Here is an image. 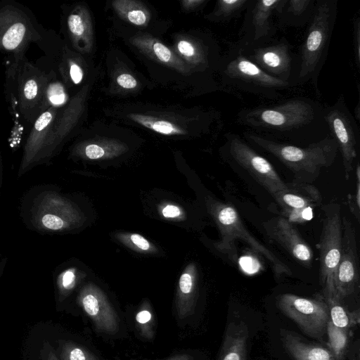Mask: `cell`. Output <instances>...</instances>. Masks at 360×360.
Instances as JSON below:
<instances>
[{"instance_id": "8fae6325", "label": "cell", "mask_w": 360, "mask_h": 360, "mask_svg": "<svg viewBox=\"0 0 360 360\" xmlns=\"http://www.w3.org/2000/svg\"><path fill=\"white\" fill-rule=\"evenodd\" d=\"M278 305L307 335L320 338L326 333L330 316L323 297L306 298L285 293L279 296Z\"/></svg>"}, {"instance_id": "f546056e", "label": "cell", "mask_w": 360, "mask_h": 360, "mask_svg": "<svg viewBox=\"0 0 360 360\" xmlns=\"http://www.w3.org/2000/svg\"><path fill=\"white\" fill-rule=\"evenodd\" d=\"M62 73L67 72L69 79L74 84H79L83 79V70L79 64L70 57V54L65 50L62 60L59 65Z\"/></svg>"}, {"instance_id": "b9f144b4", "label": "cell", "mask_w": 360, "mask_h": 360, "mask_svg": "<svg viewBox=\"0 0 360 360\" xmlns=\"http://www.w3.org/2000/svg\"><path fill=\"white\" fill-rule=\"evenodd\" d=\"M206 1L204 0H193V1H186L184 3L186 4V7L187 8H195L198 6H202L205 4Z\"/></svg>"}, {"instance_id": "d6986e66", "label": "cell", "mask_w": 360, "mask_h": 360, "mask_svg": "<svg viewBox=\"0 0 360 360\" xmlns=\"http://www.w3.org/2000/svg\"><path fill=\"white\" fill-rule=\"evenodd\" d=\"M316 0H281L275 15L280 27H301L308 25Z\"/></svg>"}, {"instance_id": "5bb4252c", "label": "cell", "mask_w": 360, "mask_h": 360, "mask_svg": "<svg viewBox=\"0 0 360 360\" xmlns=\"http://www.w3.org/2000/svg\"><path fill=\"white\" fill-rule=\"evenodd\" d=\"M359 262L355 228L346 217L342 221V249L335 276L336 297L342 300L359 285Z\"/></svg>"}, {"instance_id": "f6af8a7d", "label": "cell", "mask_w": 360, "mask_h": 360, "mask_svg": "<svg viewBox=\"0 0 360 360\" xmlns=\"http://www.w3.org/2000/svg\"><path fill=\"white\" fill-rule=\"evenodd\" d=\"M1 180H2V164H1V157L0 153V188L1 186Z\"/></svg>"}, {"instance_id": "836d02e7", "label": "cell", "mask_w": 360, "mask_h": 360, "mask_svg": "<svg viewBox=\"0 0 360 360\" xmlns=\"http://www.w3.org/2000/svg\"><path fill=\"white\" fill-rule=\"evenodd\" d=\"M356 191L354 195H348V204L351 212L354 215L358 221H359L360 210V166L357 162L356 168Z\"/></svg>"}, {"instance_id": "4dcf8cb0", "label": "cell", "mask_w": 360, "mask_h": 360, "mask_svg": "<svg viewBox=\"0 0 360 360\" xmlns=\"http://www.w3.org/2000/svg\"><path fill=\"white\" fill-rule=\"evenodd\" d=\"M153 53L161 62L172 65L176 68L182 69V65L172 52L163 44L159 41H154L151 46Z\"/></svg>"}, {"instance_id": "d590c367", "label": "cell", "mask_w": 360, "mask_h": 360, "mask_svg": "<svg viewBox=\"0 0 360 360\" xmlns=\"http://www.w3.org/2000/svg\"><path fill=\"white\" fill-rule=\"evenodd\" d=\"M41 360H60L49 342H44L40 351Z\"/></svg>"}, {"instance_id": "603a6c76", "label": "cell", "mask_w": 360, "mask_h": 360, "mask_svg": "<svg viewBox=\"0 0 360 360\" xmlns=\"http://www.w3.org/2000/svg\"><path fill=\"white\" fill-rule=\"evenodd\" d=\"M327 304L330 321L337 327L349 331L359 322V311L349 312L341 304L336 296L324 297Z\"/></svg>"}, {"instance_id": "9a60e30c", "label": "cell", "mask_w": 360, "mask_h": 360, "mask_svg": "<svg viewBox=\"0 0 360 360\" xmlns=\"http://www.w3.org/2000/svg\"><path fill=\"white\" fill-rule=\"evenodd\" d=\"M266 234L281 245L302 265L310 267L313 252L295 227L283 217H274L264 223Z\"/></svg>"}, {"instance_id": "74e56055", "label": "cell", "mask_w": 360, "mask_h": 360, "mask_svg": "<svg viewBox=\"0 0 360 360\" xmlns=\"http://www.w3.org/2000/svg\"><path fill=\"white\" fill-rule=\"evenodd\" d=\"M104 154L105 150L98 145L89 144L85 148V155L89 159H98L102 158Z\"/></svg>"}, {"instance_id": "f1b7e54d", "label": "cell", "mask_w": 360, "mask_h": 360, "mask_svg": "<svg viewBox=\"0 0 360 360\" xmlns=\"http://www.w3.org/2000/svg\"><path fill=\"white\" fill-rule=\"evenodd\" d=\"M58 352L60 360H98L86 348L70 340H60Z\"/></svg>"}, {"instance_id": "484cf974", "label": "cell", "mask_w": 360, "mask_h": 360, "mask_svg": "<svg viewBox=\"0 0 360 360\" xmlns=\"http://www.w3.org/2000/svg\"><path fill=\"white\" fill-rule=\"evenodd\" d=\"M249 2L250 0H219L210 18L219 21L238 18L245 11Z\"/></svg>"}, {"instance_id": "8d00e7d4", "label": "cell", "mask_w": 360, "mask_h": 360, "mask_svg": "<svg viewBox=\"0 0 360 360\" xmlns=\"http://www.w3.org/2000/svg\"><path fill=\"white\" fill-rule=\"evenodd\" d=\"M117 84L124 89H134L137 85L136 79L131 75L123 73L117 78Z\"/></svg>"}, {"instance_id": "ab89813d", "label": "cell", "mask_w": 360, "mask_h": 360, "mask_svg": "<svg viewBox=\"0 0 360 360\" xmlns=\"http://www.w3.org/2000/svg\"><path fill=\"white\" fill-rule=\"evenodd\" d=\"M136 320L140 326L146 325L152 320V314L148 310H141L137 313Z\"/></svg>"}, {"instance_id": "7a4b0ae2", "label": "cell", "mask_w": 360, "mask_h": 360, "mask_svg": "<svg viewBox=\"0 0 360 360\" xmlns=\"http://www.w3.org/2000/svg\"><path fill=\"white\" fill-rule=\"evenodd\" d=\"M4 95L11 115L17 122L31 127L43 113L49 72L29 60L6 58Z\"/></svg>"}, {"instance_id": "ba28073f", "label": "cell", "mask_w": 360, "mask_h": 360, "mask_svg": "<svg viewBox=\"0 0 360 360\" xmlns=\"http://www.w3.org/2000/svg\"><path fill=\"white\" fill-rule=\"evenodd\" d=\"M323 226L316 247L319 252V281L323 297L336 296L335 276L342 249L340 205L330 202L322 207Z\"/></svg>"}, {"instance_id": "30bf717a", "label": "cell", "mask_w": 360, "mask_h": 360, "mask_svg": "<svg viewBox=\"0 0 360 360\" xmlns=\"http://www.w3.org/2000/svg\"><path fill=\"white\" fill-rule=\"evenodd\" d=\"M324 117L330 134L341 153L345 176L349 179L358 155L359 130L355 118L340 96L332 105L324 107Z\"/></svg>"}, {"instance_id": "8992f818", "label": "cell", "mask_w": 360, "mask_h": 360, "mask_svg": "<svg viewBox=\"0 0 360 360\" xmlns=\"http://www.w3.org/2000/svg\"><path fill=\"white\" fill-rule=\"evenodd\" d=\"M221 81L228 93L233 90L275 100L293 86L290 83L274 77L249 60L236 43L221 58L219 66Z\"/></svg>"}, {"instance_id": "52a82bcc", "label": "cell", "mask_w": 360, "mask_h": 360, "mask_svg": "<svg viewBox=\"0 0 360 360\" xmlns=\"http://www.w3.org/2000/svg\"><path fill=\"white\" fill-rule=\"evenodd\" d=\"M214 211L222 236L219 248L233 262H236L238 259L234 242L240 239L246 243L253 251L267 259L277 276L290 274L291 271L288 266L248 231L233 206L229 204L218 203Z\"/></svg>"}, {"instance_id": "83f0119b", "label": "cell", "mask_w": 360, "mask_h": 360, "mask_svg": "<svg viewBox=\"0 0 360 360\" xmlns=\"http://www.w3.org/2000/svg\"><path fill=\"white\" fill-rule=\"evenodd\" d=\"M129 117L136 122L162 134H181L184 131L173 123L163 120L140 114H130Z\"/></svg>"}, {"instance_id": "5b68a950", "label": "cell", "mask_w": 360, "mask_h": 360, "mask_svg": "<svg viewBox=\"0 0 360 360\" xmlns=\"http://www.w3.org/2000/svg\"><path fill=\"white\" fill-rule=\"evenodd\" d=\"M338 10V0H316L301 45L295 85L310 82L318 91V78L327 58Z\"/></svg>"}, {"instance_id": "ee69618b", "label": "cell", "mask_w": 360, "mask_h": 360, "mask_svg": "<svg viewBox=\"0 0 360 360\" xmlns=\"http://www.w3.org/2000/svg\"><path fill=\"white\" fill-rule=\"evenodd\" d=\"M354 118L358 121L359 120V118H360V103H359V101H358V103L355 107V109H354Z\"/></svg>"}, {"instance_id": "7402d4cb", "label": "cell", "mask_w": 360, "mask_h": 360, "mask_svg": "<svg viewBox=\"0 0 360 360\" xmlns=\"http://www.w3.org/2000/svg\"><path fill=\"white\" fill-rule=\"evenodd\" d=\"M66 27L74 46L81 49V44H86L90 36L86 12L80 6L75 7L67 15Z\"/></svg>"}, {"instance_id": "6da1fadb", "label": "cell", "mask_w": 360, "mask_h": 360, "mask_svg": "<svg viewBox=\"0 0 360 360\" xmlns=\"http://www.w3.org/2000/svg\"><path fill=\"white\" fill-rule=\"evenodd\" d=\"M236 122L259 135L297 146H309L330 135L324 107L304 96L242 109L236 115Z\"/></svg>"}, {"instance_id": "4316f807", "label": "cell", "mask_w": 360, "mask_h": 360, "mask_svg": "<svg viewBox=\"0 0 360 360\" xmlns=\"http://www.w3.org/2000/svg\"><path fill=\"white\" fill-rule=\"evenodd\" d=\"M326 332L328 338V349L336 360H341L348 345L349 330L335 326L329 319Z\"/></svg>"}, {"instance_id": "cb8c5ba5", "label": "cell", "mask_w": 360, "mask_h": 360, "mask_svg": "<svg viewBox=\"0 0 360 360\" xmlns=\"http://www.w3.org/2000/svg\"><path fill=\"white\" fill-rule=\"evenodd\" d=\"M68 100L65 84L56 78L53 71L49 72L44 96V110L51 108L60 109Z\"/></svg>"}, {"instance_id": "44dd1931", "label": "cell", "mask_w": 360, "mask_h": 360, "mask_svg": "<svg viewBox=\"0 0 360 360\" xmlns=\"http://www.w3.org/2000/svg\"><path fill=\"white\" fill-rule=\"evenodd\" d=\"M281 335L283 345L295 360H336L328 348L305 342L284 329L281 330Z\"/></svg>"}, {"instance_id": "d6a6232c", "label": "cell", "mask_w": 360, "mask_h": 360, "mask_svg": "<svg viewBox=\"0 0 360 360\" xmlns=\"http://www.w3.org/2000/svg\"><path fill=\"white\" fill-rule=\"evenodd\" d=\"M312 207H305L294 210H282L283 217L286 219L290 223H304L309 221L312 217Z\"/></svg>"}, {"instance_id": "1f68e13d", "label": "cell", "mask_w": 360, "mask_h": 360, "mask_svg": "<svg viewBox=\"0 0 360 360\" xmlns=\"http://www.w3.org/2000/svg\"><path fill=\"white\" fill-rule=\"evenodd\" d=\"M76 275L72 269H66L57 277L56 284L60 296L70 292L75 285Z\"/></svg>"}, {"instance_id": "e575fe53", "label": "cell", "mask_w": 360, "mask_h": 360, "mask_svg": "<svg viewBox=\"0 0 360 360\" xmlns=\"http://www.w3.org/2000/svg\"><path fill=\"white\" fill-rule=\"evenodd\" d=\"M353 45L355 63L360 67V17L357 16L353 22Z\"/></svg>"}, {"instance_id": "7bdbcfd3", "label": "cell", "mask_w": 360, "mask_h": 360, "mask_svg": "<svg viewBox=\"0 0 360 360\" xmlns=\"http://www.w3.org/2000/svg\"><path fill=\"white\" fill-rule=\"evenodd\" d=\"M167 360H193V358L187 354H181L173 356Z\"/></svg>"}, {"instance_id": "3957f363", "label": "cell", "mask_w": 360, "mask_h": 360, "mask_svg": "<svg viewBox=\"0 0 360 360\" xmlns=\"http://www.w3.org/2000/svg\"><path fill=\"white\" fill-rule=\"evenodd\" d=\"M250 144L271 154L301 182L312 184L323 169L330 167L338 155V146L331 135L307 146H297L277 141L251 131L243 132Z\"/></svg>"}, {"instance_id": "2e32d148", "label": "cell", "mask_w": 360, "mask_h": 360, "mask_svg": "<svg viewBox=\"0 0 360 360\" xmlns=\"http://www.w3.org/2000/svg\"><path fill=\"white\" fill-rule=\"evenodd\" d=\"M59 112L58 108H49L41 113L31 126L22 150L18 170V177L37 167L39 158L46 145L49 131Z\"/></svg>"}, {"instance_id": "277c9868", "label": "cell", "mask_w": 360, "mask_h": 360, "mask_svg": "<svg viewBox=\"0 0 360 360\" xmlns=\"http://www.w3.org/2000/svg\"><path fill=\"white\" fill-rule=\"evenodd\" d=\"M31 44L47 57L53 56V34L37 20L32 11L15 0L1 1L0 52L9 58H23Z\"/></svg>"}, {"instance_id": "d4e9b609", "label": "cell", "mask_w": 360, "mask_h": 360, "mask_svg": "<svg viewBox=\"0 0 360 360\" xmlns=\"http://www.w3.org/2000/svg\"><path fill=\"white\" fill-rule=\"evenodd\" d=\"M117 13L136 25H143L149 20V13L136 1H115L112 2Z\"/></svg>"}, {"instance_id": "4fadbf2b", "label": "cell", "mask_w": 360, "mask_h": 360, "mask_svg": "<svg viewBox=\"0 0 360 360\" xmlns=\"http://www.w3.org/2000/svg\"><path fill=\"white\" fill-rule=\"evenodd\" d=\"M281 0H250L236 42L242 48L264 45L273 40L276 28L273 16Z\"/></svg>"}, {"instance_id": "ffe728a7", "label": "cell", "mask_w": 360, "mask_h": 360, "mask_svg": "<svg viewBox=\"0 0 360 360\" xmlns=\"http://www.w3.org/2000/svg\"><path fill=\"white\" fill-rule=\"evenodd\" d=\"M248 328L243 321L230 322L224 333L219 360H246Z\"/></svg>"}, {"instance_id": "f35d334b", "label": "cell", "mask_w": 360, "mask_h": 360, "mask_svg": "<svg viewBox=\"0 0 360 360\" xmlns=\"http://www.w3.org/2000/svg\"><path fill=\"white\" fill-rule=\"evenodd\" d=\"M131 240L133 242L134 245H136L139 248L147 250L150 248L149 243L141 236L134 233L131 236Z\"/></svg>"}, {"instance_id": "60d3db41", "label": "cell", "mask_w": 360, "mask_h": 360, "mask_svg": "<svg viewBox=\"0 0 360 360\" xmlns=\"http://www.w3.org/2000/svg\"><path fill=\"white\" fill-rule=\"evenodd\" d=\"M162 214L165 217H176L180 214L178 207L169 205L162 210Z\"/></svg>"}, {"instance_id": "e0dca14e", "label": "cell", "mask_w": 360, "mask_h": 360, "mask_svg": "<svg viewBox=\"0 0 360 360\" xmlns=\"http://www.w3.org/2000/svg\"><path fill=\"white\" fill-rule=\"evenodd\" d=\"M79 303L99 331L114 334L119 330L117 313L98 291L86 289L81 293Z\"/></svg>"}, {"instance_id": "9c48e42d", "label": "cell", "mask_w": 360, "mask_h": 360, "mask_svg": "<svg viewBox=\"0 0 360 360\" xmlns=\"http://www.w3.org/2000/svg\"><path fill=\"white\" fill-rule=\"evenodd\" d=\"M225 139L224 150L228 159L245 169L271 195L285 187L286 183L273 165L240 136L229 131Z\"/></svg>"}, {"instance_id": "ac0fdd59", "label": "cell", "mask_w": 360, "mask_h": 360, "mask_svg": "<svg viewBox=\"0 0 360 360\" xmlns=\"http://www.w3.org/2000/svg\"><path fill=\"white\" fill-rule=\"evenodd\" d=\"M282 210L314 208L321 205L322 196L312 184L294 179L286 183L285 187L272 195Z\"/></svg>"}, {"instance_id": "7c38bea8", "label": "cell", "mask_w": 360, "mask_h": 360, "mask_svg": "<svg viewBox=\"0 0 360 360\" xmlns=\"http://www.w3.org/2000/svg\"><path fill=\"white\" fill-rule=\"evenodd\" d=\"M239 47L243 55L264 72L295 85L298 63L295 62L285 38L271 40L261 46Z\"/></svg>"}]
</instances>
